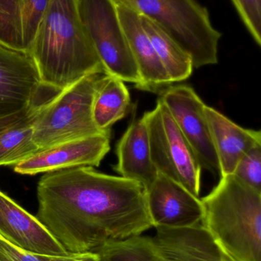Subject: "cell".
Returning a JSON list of instances; mask_svg holds the SVG:
<instances>
[{
	"label": "cell",
	"mask_w": 261,
	"mask_h": 261,
	"mask_svg": "<svg viewBox=\"0 0 261 261\" xmlns=\"http://www.w3.org/2000/svg\"><path fill=\"white\" fill-rule=\"evenodd\" d=\"M114 170L121 177L136 181L144 189L155 180L158 171L150 154L148 130L144 118L129 125L116 144Z\"/></svg>",
	"instance_id": "16"
},
{
	"label": "cell",
	"mask_w": 261,
	"mask_h": 261,
	"mask_svg": "<svg viewBox=\"0 0 261 261\" xmlns=\"http://www.w3.org/2000/svg\"><path fill=\"white\" fill-rule=\"evenodd\" d=\"M41 84L59 93L104 66L78 17L76 0H51L30 53Z\"/></svg>",
	"instance_id": "2"
},
{
	"label": "cell",
	"mask_w": 261,
	"mask_h": 261,
	"mask_svg": "<svg viewBox=\"0 0 261 261\" xmlns=\"http://www.w3.org/2000/svg\"><path fill=\"white\" fill-rule=\"evenodd\" d=\"M124 83L116 76H103L93 105V120L100 129L110 130L113 124L127 114L131 99Z\"/></svg>",
	"instance_id": "17"
},
{
	"label": "cell",
	"mask_w": 261,
	"mask_h": 261,
	"mask_svg": "<svg viewBox=\"0 0 261 261\" xmlns=\"http://www.w3.org/2000/svg\"><path fill=\"white\" fill-rule=\"evenodd\" d=\"M232 174L261 193V144L254 146L244 154Z\"/></svg>",
	"instance_id": "23"
},
{
	"label": "cell",
	"mask_w": 261,
	"mask_h": 261,
	"mask_svg": "<svg viewBox=\"0 0 261 261\" xmlns=\"http://www.w3.org/2000/svg\"><path fill=\"white\" fill-rule=\"evenodd\" d=\"M67 256H48L29 252L0 237V261H61Z\"/></svg>",
	"instance_id": "25"
},
{
	"label": "cell",
	"mask_w": 261,
	"mask_h": 261,
	"mask_svg": "<svg viewBox=\"0 0 261 261\" xmlns=\"http://www.w3.org/2000/svg\"><path fill=\"white\" fill-rule=\"evenodd\" d=\"M0 45L26 54L23 41L21 0H0Z\"/></svg>",
	"instance_id": "21"
},
{
	"label": "cell",
	"mask_w": 261,
	"mask_h": 261,
	"mask_svg": "<svg viewBox=\"0 0 261 261\" xmlns=\"http://www.w3.org/2000/svg\"><path fill=\"white\" fill-rule=\"evenodd\" d=\"M159 99L171 113L201 168L215 176H221L219 160L205 117V104L193 87L185 84L171 86L161 90Z\"/></svg>",
	"instance_id": "8"
},
{
	"label": "cell",
	"mask_w": 261,
	"mask_h": 261,
	"mask_svg": "<svg viewBox=\"0 0 261 261\" xmlns=\"http://www.w3.org/2000/svg\"><path fill=\"white\" fill-rule=\"evenodd\" d=\"M145 196L153 228H187L202 223L203 208L200 198L162 173H158L146 189Z\"/></svg>",
	"instance_id": "10"
},
{
	"label": "cell",
	"mask_w": 261,
	"mask_h": 261,
	"mask_svg": "<svg viewBox=\"0 0 261 261\" xmlns=\"http://www.w3.org/2000/svg\"><path fill=\"white\" fill-rule=\"evenodd\" d=\"M143 118L148 130L152 161L158 173L199 197L202 168L165 104L158 99L156 107Z\"/></svg>",
	"instance_id": "7"
},
{
	"label": "cell",
	"mask_w": 261,
	"mask_h": 261,
	"mask_svg": "<svg viewBox=\"0 0 261 261\" xmlns=\"http://www.w3.org/2000/svg\"><path fill=\"white\" fill-rule=\"evenodd\" d=\"M116 4L120 20L140 78V84L137 89L155 93L160 87L173 84L144 30L139 14L124 3Z\"/></svg>",
	"instance_id": "13"
},
{
	"label": "cell",
	"mask_w": 261,
	"mask_h": 261,
	"mask_svg": "<svg viewBox=\"0 0 261 261\" xmlns=\"http://www.w3.org/2000/svg\"><path fill=\"white\" fill-rule=\"evenodd\" d=\"M155 229L153 241L170 261H234L202 225Z\"/></svg>",
	"instance_id": "14"
},
{
	"label": "cell",
	"mask_w": 261,
	"mask_h": 261,
	"mask_svg": "<svg viewBox=\"0 0 261 261\" xmlns=\"http://www.w3.org/2000/svg\"><path fill=\"white\" fill-rule=\"evenodd\" d=\"M51 0H21L23 41L29 55L41 21L49 9Z\"/></svg>",
	"instance_id": "22"
},
{
	"label": "cell",
	"mask_w": 261,
	"mask_h": 261,
	"mask_svg": "<svg viewBox=\"0 0 261 261\" xmlns=\"http://www.w3.org/2000/svg\"><path fill=\"white\" fill-rule=\"evenodd\" d=\"M61 261H100L99 255L95 252L70 254Z\"/></svg>",
	"instance_id": "27"
},
{
	"label": "cell",
	"mask_w": 261,
	"mask_h": 261,
	"mask_svg": "<svg viewBox=\"0 0 261 261\" xmlns=\"http://www.w3.org/2000/svg\"><path fill=\"white\" fill-rule=\"evenodd\" d=\"M140 18L172 83L182 82L189 78L194 68L189 55L156 23L142 15Z\"/></svg>",
	"instance_id": "18"
},
{
	"label": "cell",
	"mask_w": 261,
	"mask_h": 261,
	"mask_svg": "<svg viewBox=\"0 0 261 261\" xmlns=\"http://www.w3.org/2000/svg\"><path fill=\"white\" fill-rule=\"evenodd\" d=\"M100 261H170L161 252L153 237L131 236L109 240L97 250Z\"/></svg>",
	"instance_id": "19"
},
{
	"label": "cell",
	"mask_w": 261,
	"mask_h": 261,
	"mask_svg": "<svg viewBox=\"0 0 261 261\" xmlns=\"http://www.w3.org/2000/svg\"><path fill=\"white\" fill-rule=\"evenodd\" d=\"M255 42L261 45V0H231Z\"/></svg>",
	"instance_id": "24"
},
{
	"label": "cell",
	"mask_w": 261,
	"mask_h": 261,
	"mask_svg": "<svg viewBox=\"0 0 261 261\" xmlns=\"http://www.w3.org/2000/svg\"><path fill=\"white\" fill-rule=\"evenodd\" d=\"M40 105L35 106L18 114L0 119V135L3 132L32 120L35 117Z\"/></svg>",
	"instance_id": "26"
},
{
	"label": "cell",
	"mask_w": 261,
	"mask_h": 261,
	"mask_svg": "<svg viewBox=\"0 0 261 261\" xmlns=\"http://www.w3.org/2000/svg\"><path fill=\"white\" fill-rule=\"evenodd\" d=\"M113 1L156 23L189 55L194 68L217 64L222 34L213 27L207 9L196 0Z\"/></svg>",
	"instance_id": "4"
},
{
	"label": "cell",
	"mask_w": 261,
	"mask_h": 261,
	"mask_svg": "<svg viewBox=\"0 0 261 261\" xmlns=\"http://www.w3.org/2000/svg\"><path fill=\"white\" fill-rule=\"evenodd\" d=\"M104 75H87L39 106L32 125L40 150L110 132L98 128L93 117L95 95Z\"/></svg>",
	"instance_id": "5"
},
{
	"label": "cell",
	"mask_w": 261,
	"mask_h": 261,
	"mask_svg": "<svg viewBox=\"0 0 261 261\" xmlns=\"http://www.w3.org/2000/svg\"><path fill=\"white\" fill-rule=\"evenodd\" d=\"M84 32L99 57L106 75L140 84L136 63L113 0H76Z\"/></svg>",
	"instance_id": "6"
},
{
	"label": "cell",
	"mask_w": 261,
	"mask_h": 261,
	"mask_svg": "<svg viewBox=\"0 0 261 261\" xmlns=\"http://www.w3.org/2000/svg\"><path fill=\"white\" fill-rule=\"evenodd\" d=\"M37 219L68 254L96 252L109 240L153 228L139 182L81 166L45 173Z\"/></svg>",
	"instance_id": "1"
},
{
	"label": "cell",
	"mask_w": 261,
	"mask_h": 261,
	"mask_svg": "<svg viewBox=\"0 0 261 261\" xmlns=\"http://www.w3.org/2000/svg\"><path fill=\"white\" fill-rule=\"evenodd\" d=\"M110 135L107 132L57 144L15 164L14 171L34 176L81 166L99 167L110 151Z\"/></svg>",
	"instance_id": "11"
},
{
	"label": "cell",
	"mask_w": 261,
	"mask_h": 261,
	"mask_svg": "<svg viewBox=\"0 0 261 261\" xmlns=\"http://www.w3.org/2000/svg\"><path fill=\"white\" fill-rule=\"evenodd\" d=\"M0 237L21 249L48 256L68 253L35 216L0 190Z\"/></svg>",
	"instance_id": "12"
},
{
	"label": "cell",
	"mask_w": 261,
	"mask_h": 261,
	"mask_svg": "<svg viewBox=\"0 0 261 261\" xmlns=\"http://www.w3.org/2000/svg\"><path fill=\"white\" fill-rule=\"evenodd\" d=\"M33 119L0 135V166L15 165L41 151L33 139Z\"/></svg>",
	"instance_id": "20"
},
{
	"label": "cell",
	"mask_w": 261,
	"mask_h": 261,
	"mask_svg": "<svg viewBox=\"0 0 261 261\" xmlns=\"http://www.w3.org/2000/svg\"><path fill=\"white\" fill-rule=\"evenodd\" d=\"M205 114L221 169V176L232 174L246 152L261 144L260 130L239 126L212 107L205 105Z\"/></svg>",
	"instance_id": "15"
},
{
	"label": "cell",
	"mask_w": 261,
	"mask_h": 261,
	"mask_svg": "<svg viewBox=\"0 0 261 261\" xmlns=\"http://www.w3.org/2000/svg\"><path fill=\"white\" fill-rule=\"evenodd\" d=\"M42 88L30 55L0 45V119L42 104L38 102Z\"/></svg>",
	"instance_id": "9"
},
{
	"label": "cell",
	"mask_w": 261,
	"mask_h": 261,
	"mask_svg": "<svg viewBox=\"0 0 261 261\" xmlns=\"http://www.w3.org/2000/svg\"><path fill=\"white\" fill-rule=\"evenodd\" d=\"M201 225L234 261H261V193L234 174L201 199Z\"/></svg>",
	"instance_id": "3"
}]
</instances>
